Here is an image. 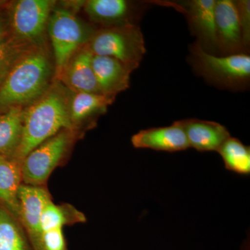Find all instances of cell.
I'll return each mask as SVG.
<instances>
[{
	"label": "cell",
	"instance_id": "obj_6",
	"mask_svg": "<svg viewBox=\"0 0 250 250\" xmlns=\"http://www.w3.org/2000/svg\"><path fill=\"white\" fill-rule=\"evenodd\" d=\"M54 0H18L9 1L11 34L34 45L47 44V26Z\"/></svg>",
	"mask_w": 250,
	"mask_h": 250
},
{
	"label": "cell",
	"instance_id": "obj_25",
	"mask_svg": "<svg viewBox=\"0 0 250 250\" xmlns=\"http://www.w3.org/2000/svg\"><path fill=\"white\" fill-rule=\"evenodd\" d=\"M241 250H250L249 243H244V245L242 247Z\"/></svg>",
	"mask_w": 250,
	"mask_h": 250
},
{
	"label": "cell",
	"instance_id": "obj_21",
	"mask_svg": "<svg viewBox=\"0 0 250 250\" xmlns=\"http://www.w3.org/2000/svg\"><path fill=\"white\" fill-rule=\"evenodd\" d=\"M227 170L242 175L250 173V148L236 138H228L218 150Z\"/></svg>",
	"mask_w": 250,
	"mask_h": 250
},
{
	"label": "cell",
	"instance_id": "obj_14",
	"mask_svg": "<svg viewBox=\"0 0 250 250\" xmlns=\"http://www.w3.org/2000/svg\"><path fill=\"white\" fill-rule=\"evenodd\" d=\"M215 1V0H192L187 1L184 8L192 30L202 41L204 47L208 48L217 47Z\"/></svg>",
	"mask_w": 250,
	"mask_h": 250
},
{
	"label": "cell",
	"instance_id": "obj_10",
	"mask_svg": "<svg viewBox=\"0 0 250 250\" xmlns=\"http://www.w3.org/2000/svg\"><path fill=\"white\" fill-rule=\"evenodd\" d=\"M215 34L217 47L225 53H238L243 47L236 1H215Z\"/></svg>",
	"mask_w": 250,
	"mask_h": 250
},
{
	"label": "cell",
	"instance_id": "obj_24",
	"mask_svg": "<svg viewBox=\"0 0 250 250\" xmlns=\"http://www.w3.org/2000/svg\"><path fill=\"white\" fill-rule=\"evenodd\" d=\"M9 1H0V42L11 35V26H10Z\"/></svg>",
	"mask_w": 250,
	"mask_h": 250
},
{
	"label": "cell",
	"instance_id": "obj_7",
	"mask_svg": "<svg viewBox=\"0 0 250 250\" xmlns=\"http://www.w3.org/2000/svg\"><path fill=\"white\" fill-rule=\"evenodd\" d=\"M194 62L199 71L208 80L225 86H236L249 80L250 57L235 54L217 57L208 53L200 44L192 47Z\"/></svg>",
	"mask_w": 250,
	"mask_h": 250
},
{
	"label": "cell",
	"instance_id": "obj_23",
	"mask_svg": "<svg viewBox=\"0 0 250 250\" xmlns=\"http://www.w3.org/2000/svg\"><path fill=\"white\" fill-rule=\"evenodd\" d=\"M235 1L238 9L243 47H248L250 41V1L249 0Z\"/></svg>",
	"mask_w": 250,
	"mask_h": 250
},
{
	"label": "cell",
	"instance_id": "obj_5",
	"mask_svg": "<svg viewBox=\"0 0 250 250\" xmlns=\"http://www.w3.org/2000/svg\"><path fill=\"white\" fill-rule=\"evenodd\" d=\"M77 129H65L41 143L22 162V184L43 187L62 163L77 136Z\"/></svg>",
	"mask_w": 250,
	"mask_h": 250
},
{
	"label": "cell",
	"instance_id": "obj_3",
	"mask_svg": "<svg viewBox=\"0 0 250 250\" xmlns=\"http://www.w3.org/2000/svg\"><path fill=\"white\" fill-rule=\"evenodd\" d=\"M87 44L93 55L111 57L133 70L139 67L146 52L142 31L132 23L95 31Z\"/></svg>",
	"mask_w": 250,
	"mask_h": 250
},
{
	"label": "cell",
	"instance_id": "obj_8",
	"mask_svg": "<svg viewBox=\"0 0 250 250\" xmlns=\"http://www.w3.org/2000/svg\"><path fill=\"white\" fill-rule=\"evenodd\" d=\"M18 220L22 224L33 250H41V215L45 206L52 200L50 195L45 187L22 184L18 190Z\"/></svg>",
	"mask_w": 250,
	"mask_h": 250
},
{
	"label": "cell",
	"instance_id": "obj_9",
	"mask_svg": "<svg viewBox=\"0 0 250 250\" xmlns=\"http://www.w3.org/2000/svg\"><path fill=\"white\" fill-rule=\"evenodd\" d=\"M93 54L88 44L76 51L56 80L72 93L100 94L92 66Z\"/></svg>",
	"mask_w": 250,
	"mask_h": 250
},
{
	"label": "cell",
	"instance_id": "obj_22",
	"mask_svg": "<svg viewBox=\"0 0 250 250\" xmlns=\"http://www.w3.org/2000/svg\"><path fill=\"white\" fill-rule=\"evenodd\" d=\"M35 46L13 34L0 42V87L18 61Z\"/></svg>",
	"mask_w": 250,
	"mask_h": 250
},
{
	"label": "cell",
	"instance_id": "obj_4",
	"mask_svg": "<svg viewBox=\"0 0 250 250\" xmlns=\"http://www.w3.org/2000/svg\"><path fill=\"white\" fill-rule=\"evenodd\" d=\"M57 5L47 26V35L55 65L54 80L58 77L67 61L80 47L89 42L95 32L68 8L57 7Z\"/></svg>",
	"mask_w": 250,
	"mask_h": 250
},
{
	"label": "cell",
	"instance_id": "obj_2",
	"mask_svg": "<svg viewBox=\"0 0 250 250\" xmlns=\"http://www.w3.org/2000/svg\"><path fill=\"white\" fill-rule=\"evenodd\" d=\"M55 75L48 45L35 46L21 57L0 87V113L27 107L40 98Z\"/></svg>",
	"mask_w": 250,
	"mask_h": 250
},
{
	"label": "cell",
	"instance_id": "obj_17",
	"mask_svg": "<svg viewBox=\"0 0 250 250\" xmlns=\"http://www.w3.org/2000/svg\"><path fill=\"white\" fill-rule=\"evenodd\" d=\"M22 184V164L0 156V201L16 219L19 211L18 193Z\"/></svg>",
	"mask_w": 250,
	"mask_h": 250
},
{
	"label": "cell",
	"instance_id": "obj_16",
	"mask_svg": "<svg viewBox=\"0 0 250 250\" xmlns=\"http://www.w3.org/2000/svg\"><path fill=\"white\" fill-rule=\"evenodd\" d=\"M115 99L90 93H72L70 96V116L74 127L85 121L95 120L106 113Z\"/></svg>",
	"mask_w": 250,
	"mask_h": 250
},
{
	"label": "cell",
	"instance_id": "obj_18",
	"mask_svg": "<svg viewBox=\"0 0 250 250\" xmlns=\"http://www.w3.org/2000/svg\"><path fill=\"white\" fill-rule=\"evenodd\" d=\"M24 107L0 113V156L14 159L22 137Z\"/></svg>",
	"mask_w": 250,
	"mask_h": 250
},
{
	"label": "cell",
	"instance_id": "obj_12",
	"mask_svg": "<svg viewBox=\"0 0 250 250\" xmlns=\"http://www.w3.org/2000/svg\"><path fill=\"white\" fill-rule=\"evenodd\" d=\"M92 66L102 95L115 99L129 88L130 75L134 70L123 62L111 57L93 55Z\"/></svg>",
	"mask_w": 250,
	"mask_h": 250
},
{
	"label": "cell",
	"instance_id": "obj_1",
	"mask_svg": "<svg viewBox=\"0 0 250 250\" xmlns=\"http://www.w3.org/2000/svg\"><path fill=\"white\" fill-rule=\"evenodd\" d=\"M71 92L59 81L52 84L40 98L24 108L21 143L14 160L22 164L33 149L65 129H76L70 116Z\"/></svg>",
	"mask_w": 250,
	"mask_h": 250
},
{
	"label": "cell",
	"instance_id": "obj_15",
	"mask_svg": "<svg viewBox=\"0 0 250 250\" xmlns=\"http://www.w3.org/2000/svg\"><path fill=\"white\" fill-rule=\"evenodd\" d=\"M83 9L90 21L103 24L104 27L131 23V3L125 0H88Z\"/></svg>",
	"mask_w": 250,
	"mask_h": 250
},
{
	"label": "cell",
	"instance_id": "obj_20",
	"mask_svg": "<svg viewBox=\"0 0 250 250\" xmlns=\"http://www.w3.org/2000/svg\"><path fill=\"white\" fill-rule=\"evenodd\" d=\"M15 218L0 206V250H33L24 229Z\"/></svg>",
	"mask_w": 250,
	"mask_h": 250
},
{
	"label": "cell",
	"instance_id": "obj_11",
	"mask_svg": "<svg viewBox=\"0 0 250 250\" xmlns=\"http://www.w3.org/2000/svg\"><path fill=\"white\" fill-rule=\"evenodd\" d=\"M131 141L137 149L174 152L190 147L179 121L174 122L170 126L141 130L131 137Z\"/></svg>",
	"mask_w": 250,
	"mask_h": 250
},
{
	"label": "cell",
	"instance_id": "obj_13",
	"mask_svg": "<svg viewBox=\"0 0 250 250\" xmlns=\"http://www.w3.org/2000/svg\"><path fill=\"white\" fill-rule=\"evenodd\" d=\"M187 136L189 147L199 152L216 151L230 134L223 125L213 121L198 119L179 121Z\"/></svg>",
	"mask_w": 250,
	"mask_h": 250
},
{
	"label": "cell",
	"instance_id": "obj_19",
	"mask_svg": "<svg viewBox=\"0 0 250 250\" xmlns=\"http://www.w3.org/2000/svg\"><path fill=\"white\" fill-rule=\"evenodd\" d=\"M86 218L83 213L73 206L64 204L57 205L50 200L45 206L41 218L42 232L57 229H62L65 225L85 223Z\"/></svg>",
	"mask_w": 250,
	"mask_h": 250
}]
</instances>
